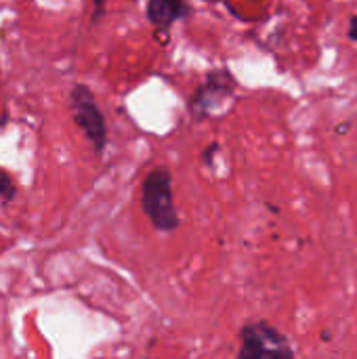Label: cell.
<instances>
[{"label": "cell", "instance_id": "cell-4", "mask_svg": "<svg viewBox=\"0 0 357 359\" xmlns=\"http://www.w3.org/2000/svg\"><path fill=\"white\" fill-rule=\"evenodd\" d=\"M185 13L183 0H149L147 19L162 29H168Z\"/></svg>", "mask_w": 357, "mask_h": 359}, {"label": "cell", "instance_id": "cell-7", "mask_svg": "<svg viewBox=\"0 0 357 359\" xmlns=\"http://www.w3.org/2000/svg\"><path fill=\"white\" fill-rule=\"evenodd\" d=\"M103 4H105V0H95V8H97V15L101 13V8H103Z\"/></svg>", "mask_w": 357, "mask_h": 359}, {"label": "cell", "instance_id": "cell-1", "mask_svg": "<svg viewBox=\"0 0 357 359\" xmlns=\"http://www.w3.org/2000/svg\"><path fill=\"white\" fill-rule=\"evenodd\" d=\"M141 204L156 229L170 231L177 227L179 219L173 202V181L166 168H154L147 175L141 191Z\"/></svg>", "mask_w": 357, "mask_h": 359}, {"label": "cell", "instance_id": "cell-6", "mask_svg": "<svg viewBox=\"0 0 357 359\" xmlns=\"http://www.w3.org/2000/svg\"><path fill=\"white\" fill-rule=\"evenodd\" d=\"M349 38L353 40V42H357V15L356 17H351V21H349Z\"/></svg>", "mask_w": 357, "mask_h": 359}, {"label": "cell", "instance_id": "cell-5", "mask_svg": "<svg viewBox=\"0 0 357 359\" xmlns=\"http://www.w3.org/2000/svg\"><path fill=\"white\" fill-rule=\"evenodd\" d=\"M13 191H15V185H13L11 177L0 170V198H11Z\"/></svg>", "mask_w": 357, "mask_h": 359}, {"label": "cell", "instance_id": "cell-2", "mask_svg": "<svg viewBox=\"0 0 357 359\" xmlns=\"http://www.w3.org/2000/svg\"><path fill=\"white\" fill-rule=\"evenodd\" d=\"M240 339H242L240 358H263V355L292 358L295 355L288 339L265 322L244 326Z\"/></svg>", "mask_w": 357, "mask_h": 359}, {"label": "cell", "instance_id": "cell-3", "mask_svg": "<svg viewBox=\"0 0 357 359\" xmlns=\"http://www.w3.org/2000/svg\"><path fill=\"white\" fill-rule=\"evenodd\" d=\"M72 111H74V120L78 122V126L84 130V135L97 145V149L101 151L105 147V122L103 116L95 103L93 93L86 86H76L72 90Z\"/></svg>", "mask_w": 357, "mask_h": 359}]
</instances>
